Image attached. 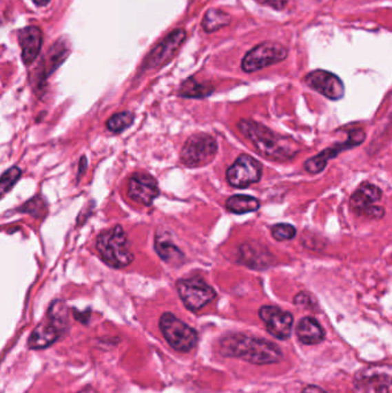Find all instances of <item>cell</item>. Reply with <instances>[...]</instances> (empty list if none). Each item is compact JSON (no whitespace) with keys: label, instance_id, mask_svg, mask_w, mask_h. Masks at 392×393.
<instances>
[{"label":"cell","instance_id":"cell-1","mask_svg":"<svg viewBox=\"0 0 392 393\" xmlns=\"http://www.w3.org/2000/svg\"><path fill=\"white\" fill-rule=\"evenodd\" d=\"M237 127L240 134L250 140L258 153L266 159L273 161L291 160L300 152V147L295 140L278 135L259 122L243 118L238 122Z\"/></svg>","mask_w":392,"mask_h":393},{"label":"cell","instance_id":"cell-2","mask_svg":"<svg viewBox=\"0 0 392 393\" xmlns=\"http://www.w3.org/2000/svg\"><path fill=\"white\" fill-rule=\"evenodd\" d=\"M220 354L252 365H273L281 361L283 353L273 341L244 334H229L219 341Z\"/></svg>","mask_w":392,"mask_h":393},{"label":"cell","instance_id":"cell-3","mask_svg":"<svg viewBox=\"0 0 392 393\" xmlns=\"http://www.w3.org/2000/svg\"><path fill=\"white\" fill-rule=\"evenodd\" d=\"M70 326L68 308L63 300L51 304L48 317L32 330L28 339L30 350H44L54 344Z\"/></svg>","mask_w":392,"mask_h":393},{"label":"cell","instance_id":"cell-4","mask_svg":"<svg viewBox=\"0 0 392 393\" xmlns=\"http://www.w3.org/2000/svg\"><path fill=\"white\" fill-rule=\"evenodd\" d=\"M96 248L105 264L112 268H125L135 259L128 236L120 226L101 233L96 242Z\"/></svg>","mask_w":392,"mask_h":393},{"label":"cell","instance_id":"cell-5","mask_svg":"<svg viewBox=\"0 0 392 393\" xmlns=\"http://www.w3.org/2000/svg\"><path fill=\"white\" fill-rule=\"evenodd\" d=\"M159 328L163 338L175 351L190 352L198 344V332L172 313H163Z\"/></svg>","mask_w":392,"mask_h":393},{"label":"cell","instance_id":"cell-6","mask_svg":"<svg viewBox=\"0 0 392 393\" xmlns=\"http://www.w3.org/2000/svg\"><path fill=\"white\" fill-rule=\"evenodd\" d=\"M219 147L209 134H196L187 138L180 152V161L189 168H199L211 164Z\"/></svg>","mask_w":392,"mask_h":393},{"label":"cell","instance_id":"cell-7","mask_svg":"<svg viewBox=\"0 0 392 393\" xmlns=\"http://www.w3.org/2000/svg\"><path fill=\"white\" fill-rule=\"evenodd\" d=\"M176 289L184 306L192 312L202 310L216 297V290L200 277L178 279Z\"/></svg>","mask_w":392,"mask_h":393},{"label":"cell","instance_id":"cell-8","mask_svg":"<svg viewBox=\"0 0 392 393\" xmlns=\"http://www.w3.org/2000/svg\"><path fill=\"white\" fill-rule=\"evenodd\" d=\"M288 49L280 43L265 42L249 51L242 60V70L245 73H256L266 67L287 59Z\"/></svg>","mask_w":392,"mask_h":393},{"label":"cell","instance_id":"cell-9","mask_svg":"<svg viewBox=\"0 0 392 393\" xmlns=\"http://www.w3.org/2000/svg\"><path fill=\"white\" fill-rule=\"evenodd\" d=\"M381 190L376 185L364 182L352 193L350 198V207L352 212L359 216H366L369 219L380 220L384 216L385 211L375 202L382 199Z\"/></svg>","mask_w":392,"mask_h":393},{"label":"cell","instance_id":"cell-10","mask_svg":"<svg viewBox=\"0 0 392 393\" xmlns=\"http://www.w3.org/2000/svg\"><path fill=\"white\" fill-rule=\"evenodd\" d=\"M227 181L231 187L237 189H247L258 183L262 176V164L249 154H240L228 171Z\"/></svg>","mask_w":392,"mask_h":393},{"label":"cell","instance_id":"cell-11","mask_svg":"<svg viewBox=\"0 0 392 393\" xmlns=\"http://www.w3.org/2000/svg\"><path fill=\"white\" fill-rule=\"evenodd\" d=\"M364 140H366V134L362 129H352L349 133L347 140L344 143L335 144L333 147L323 150L321 153L309 158L305 161L304 168H305L306 171H309L311 174H319L326 168L328 161L336 158L343 151L351 150L353 147H359L360 144L364 143Z\"/></svg>","mask_w":392,"mask_h":393},{"label":"cell","instance_id":"cell-12","mask_svg":"<svg viewBox=\"0 0 392 393\" xmlns=\"http://www.w3.org/2000/svg\"><path fill=\"white\" fill-rule=\"evenodd\" d=\"M187 32L183 29H176L170 32L154 49L149 53L143 65L144 70H156L169 63L173 59L180 45L183 44Z\"/></svg>","mask_w":392,"mask_h":393},{"label":"cell","instance_id":"cell-13","mask_svg":"<svg viewBox=\"0 0 392 393\" xmlns=\"http://www.w3.org/2000/svg\"><path fill=\"white\" fill-rule=\"evenodd\" d=\"M305 82L311 89L330 100H340L345 94L343 81L327 70H313L306 75Z\"/></svg>","mask_w":392,"mask_h":393},{"label":"cell","instance_id":"cell-14","mask_svg":"<svg viewBox=\"0 0 392 393\" xmlns=\"http://www.w3.org/2000/svg\"><path fill=\"white\" fill-rule=\"evenodd\" d=\"M259 317L273 337L281 341H285L290 337L293 326V317L291 313L276 306H262L259 310Z\"/></svg>","mask_w":392,"mask_h":393},{"label":"cell","instance_id":"cell-15","mask_svg":"<svg viewBox=\"0 0 392 393\" xmlns=\"http://www.w3.org/2000/svg\"><path fill=\"white\" fill-rule=\"evenodd\" d=\"M159 192L158 182L151 175L136 173L129 178L128 195L141 205H151Z\"/></svg>","mask_w":392,"mask_h":393},{"label":"cell","instance_id":"cell-16","mask_svg":"<svg viewBox=\"0 0 392 393\" xmlns=\"http://www.w3.org/2000/svg\"><path fill=\"white\" fill-rule=\"evenodd\" d=\"M19 43L22 50V60L25 65H32L42 50L43 34L39 27H25L19 32Z\"/></svg>","mask_w":392,"mask_h":393},{"label":"cell","instance_id":"cell-17","mask_svg":"<svg viewBox=\"0 0 392 393\" xmlns=\"http://www.w3.org/2000/svg\"><path fill=\"white\" fill-rule=\"evenodd\" d=\"M355 384L358 386L376 385V387L391 385L392 365H369L361 369L355 376Z\"/></svg>","mask_w":392,"mask_h":393},{"label":"cell","instance_id":"cell-18","mask_svg":"<svg viewBox=\"0 0 392 393\" xmlns=\"http://www.w3.org/2000/svg\"><path fill=\"white\" fill-rule=\"evenodd\" d=\"M297 337L302 344H319L324 339V330L321 324L313 317H302L297 326Z\"/></svg>","mask_w":392,"mask_h":393},{"label":"cell","instance_id":"cell-19","mask_svg":"<svg viewBox=\"0 0 392 393\" xmlns=\"http://www.w3.org/2000/svg\"><path fill=\"white\" fill-rule=\"evenodd\" d=\"M65 39H61L58 42L53 44L52 47L50 49L45 59L43 60L42 65V78L45 80L50 74H52L54 70H56L61 63L66 60L70 53V49L66 43H63Z\"/></svg>","mask_w":392,"mask_h":393},{"label":"cell","instance_id":"cell-20","mask_svg":"<svg viewBox=\"0 0 392 393\" xmlns=\"http://www.w3.org/2000/svg\"><path fill=\"white\" fill-rule=\"evenodd\" d=\"M154 247L156 253L159 254V257L167 264L172 266H180L183 264L184 254L182 253V251L166 236H156Z\"/></svg>","mask_w":392,"mask_h":393},{"label":"cell","instance_id":"cell-21","mask_svg":"<svg viewBox=\"0 0 392 393\" xmlns=\"http://www.w3.org/2000/svg\"><path fill=\"white\" fill-rule=\"evenodd\" d=\"M226 207L229 212L240 215L258 211L260 209V202L252 195H235L227 200Z\"/></svg>","mask_w":392,"mask_h":393},{"label":"cell","instance_id":"cell-22","mask_svg":"<svg viewBox=\"0 0 392 393\" xmlns=\"http://www.w3.org/2000/svg\"><path fill=\"white\" fill-rule=\"evenodd\" d=\"M230 23L229 15L216 8H211L206 12L203 19L202 25L206 32H214Z\"/></svg>","mask_w":392,"mask_h":393},{"label":"cell","instance_id":"cell-23","mask_svg":"<svg viewBox=\"0 0 392 393\" xmlns=\"http://www.w3.org/2000/svg\"><path fill=\"white\" fill-rule=\"evenodd\" d=\"M214 91V87L209 84H200L194 78L185 81L180 89V97L205 98Z\"/></svg>","mask_w":392,"mask_h":393},{"label":"cell","instance_id":"cell-24","mask_svg":"<svg viewBox=\"0 0 392 393\" xmlns=\"http://www.w3.org/2000/svg\"><path fill=\"white\" fill-rule=\"evenodd\" d=\"M135 120V116L132 111H125L120 113H115L108 118L106 127L112 133H122L123 130L129 128L132 125V122Z\"/></svg>","mask_w":392,"mask_h":393},{"label":"cell","instance_id":"cell-25","mask_svg":"<svg viewBox=\"0 0 392 393\" xmlns=\"http://www.w3.org/2000/svg\"><path fill=\"white\" fill-rule=\"evenodd\" d=\"M21 175V169L17 166L5 171L4 174L1 175V180H0V195H6V192L10 191L13 188V185L20 180Z\"/></svg>","mask_w":392,"mask_h":393},{"label":"cell","instance_id":"cell-26","mask_svg":"<svg viewBox=\"0 0 392 393\" xmlns=\"http://www.w3.org/2000/svg\"><path fill=\"white\" fill-rule=\"evenodd\" d=\"M297 230L289 223H278L271 226V236L278 242H285L295 238Z\"/></svg>","mask_w":392,"mask_h":393},{"label":"cell","instance_id":"cell-27","mask_svg":"<svg viewBox=\"0 0 392 393\" xmlns=\"http://www.w3.org/2000/svg\"><path fill=\"white\" fill-rule=\"evenodd\" d=\"M20 212L27 213L34 217L43 216L46 212L45 202L41 197H35L28 202H25V205L20 209Z\"/></svg>","mask_w":392,"mask_h":393},{"label":"cell","instance_id":"cell-28","mask_svg":"<svg viewBox=\"0 0 392 393\" xmlns=\"http://www.w3.org/2000/svg\"><path fill=\"white\" fill-rule=\"evenodd\" d=\"M257 1L260 3V4L266 5V6H269V8H274V10L281 11L288 5L290 0H257Z\"/></svg>","mask_w":392,"mask_h":393},{"label":"cell","instance_id":"cell-29","mask_svg":"<svg viewBox=\"0 0 392 393\" xmlns=\"http://www.w3.org/2000/svg\"><path fill=\"white\" fill-rule=\"evenodd\" d=\"M312 298H309V295L306 293H299L295 298L296 305H300V306H309V301Z\"/></svg>","mask_w":392,"mask_h":393},{"label":"cell","instance_id":"cell-30","mask_svg":"<svg viewBox=\"0 0 392 393\" xmlns=\"http://www.w3.org/2000/svg\"><path fill=\"white\" fill-rule=\"evenodd\" d=\"M302 393H328L327 391L316 385L306 386L305 389L302 390Z\"/></svg>","mask_w":392,"mask_h":393},{"label":"cell","instance_id":"cell-31","mask_svg":"<svg viewBox=\"0 0 392 393\" xmlns=\"http://www.w3.org/2000/svg\"><path fill=\"white\" fill-rule=\"evenodd\" d=\"M50 1L51 0H34V3L39 8H44L46 5H49Z\"/></svg>","mask_w":392,"mask_h":393},{"label":"cell","instance_id":"cell-32","mask_svg":"<svg viewBox=\"0 0 392 393\" xmlns=\"http://www.w3.org/2000/svg\"><path fill=\"white\" fill-rule=\"evenodd\" d=\"M375 393H389L388 386H378Z\"/></svg>","mask_w":392,"mask_h":393},{"label":"cell","instance_id":"cell-33","mask_svg":"<svg viewBox=\"0 0 392 393\" xmlns=\"http://www.w3.org/2000/svg\"><path fill=\"white\" fill-rule=\"evenodd\" d=\"M77 393H99V392H97L96 390L92 389L91 386H87V387H84V389L82 390V391H80V392Z\"/></svg>","mask_w":392,"mask_h":393}]
</instances>
